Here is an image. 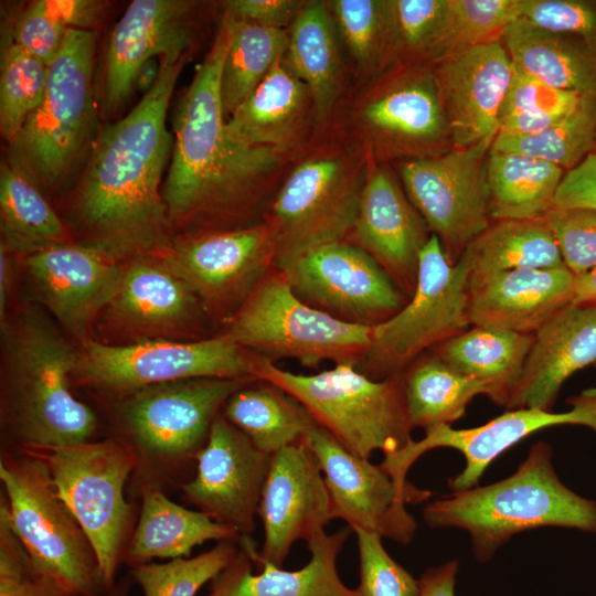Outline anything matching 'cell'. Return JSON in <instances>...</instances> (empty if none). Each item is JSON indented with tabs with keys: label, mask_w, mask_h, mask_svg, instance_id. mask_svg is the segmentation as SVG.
Here are the masks:
<instances>
[{
	"label": "cell",
	"mask_w": 596,
	"mask_h": 596,
	"mask_svg": "<svg viewBox=\"0 0 596 596\" xmlns=\"http://www.w3.org/2000/svg\"><path fill=\"white\" fill-rule=\"evenodd\" d=\"M228 44L221 73L226 118L258 87L286 53L288 31L265 28L224 13Z\"/></svg>",
	"instance_id": "40"
},
{
	"label": "cell",
	"mask_w": 596,
	"mask_h": 596,
	"mask_svg": "<svg viewBox=\"0 0 596 596\" xmlns=\"http://www.w3.org/2000/svg\"><path fill=\"white\" fill-rule=\"evenodd\" d=\"M275 249L265 221L179 234L157 255L189 283L207 318L225 323L275 267Z\"/></svg>",
	"instance_id": "14"
},
{
	"label": "cell",
	"mask_w": 596,
	"mask_h": 596,
	"mask_svg": "<svg viewBox=\"0 0 596 596\" xmlns=\"http://www.w3.org/2000/svg\"><path fill=\"white\" fill-rule=\"evenodd\" d=\"M553 206L596 210V151L590 152L573 169L565 171Z\"/></svg>",
	"instance_id": "54"
},
{
	"label": "cell",
	"mask_w": 596,
	"mask_h": 596,
	"mask_svg": "<svg viewBox=\"0 0 596 596\" xmlns=\"http://www.w3.org/2000/svg\"><path fill=\"white\" fill-rule=\"evenodd\" d=\"M596 143V96L585 95L577 107L547 129L530 136L497 134L491 150L518 152L568 171L579 164Z\"/></svg>",
	"instance_id": "42"
},
{
	"label": "cell",
	"mask_w": 596,
	"mask_h": 596,
	"mask_svg": "<svg viewBox=\"0 0 596 596\" xmlns=\"http://www.w3.org/2000/svg\"><path fill=\"white\" fill-rule=\"evenodd\" d=\"M96 34L70 30L49 65L44 97L15 139L8 162L38 188L61 183L96 136L93 63Z\"/></svg>",
	"instance_id": "6"
},
{
	"label": "cell",
	"mask_w": 596,
	"mask_h": 596,
	"mask_svg": "<svg viewBox=\"0 0 596 596\" xmlns=\"http://www.w3.org/2000/svg\"><path fill=\"white\" fill-rule=\"evenodd\" d=\"M521 18L549 31L596 40L593 0H522Z\"/></svg>",
	"instance_id": "51"
},
{
	"label": "cell",
	"mask_w": 596,
	"mask_h": 596,
	"mask_svg": "<svg viewBox=\"0 0 596 596\" xmlns=\"http://www.w3.org/2000/svg\"><path fill=\"white\" fill-rule=\"evenodd\" d=\"M224 324L223 333L246 350L270 361L295 359L309 368L324 361L359 368L373 329L309 306L275 267Z\"/></svg>",
	"instance_id": "9"
},
{
	"label": "cell",
	"mask_w": 596,
	"mask_h": 596,
	"mask_svg": "<svg viewBox=\"0 0 596 596\" xmlns=\"http://www.w3.org/2000/svg\"><path fill=\"white\" fill-rule=\"evenodd\" d=\"M423 519L432 529L468 532L476 560L487 563L513 535L524 531L558 526L596 534V501L561 481L552 462V447L539 441L512 475L429 502Z\"/></svg>",
	"instance_id": "4"
},
{
	"label": "cell",
	"mask_w": 596,
	"mask_h": 596,
	"mask_svg": "<svg viewBox=\"0 0 596 596\" xmlns=\"http://www.w3.org/2000/svg\"><path fill=\"white\" fill-rule=\"evenodd\" d=\"M448 0H390L400 55L435 57Z\"/></svg>",
	"instance_id": "49"
},
{
	"label": "cell",
	"mask_w": 596,
	"mask_h": 596,
	"mask_svg": "<svg viewBox=\"0 0 596 596\" xmlns=\"http://www.w3.org/2000/svg\"><path fill=\"white\" fill-rule=\"evenodd\" d=\"M161 67V57H155L146 62L137 74L135 91L147 94L158 79Z\"/></svg>",
	"instance_id": "59"
},
{
	"label": "cell",
	"mask_w": 596,
	"mask_h": 596,
	"mask_svg": "<svg viewBox=\"0 0 596 596\" xmlns=\"http://www.w3.org/2000/svg\"><path fill=\"white\" fill-rule=\"evenodd\" d=\"M574 280L565 265L504 270L472 280L471 324L534 334L572 305Z\"/></svg>",
	"instance_id": "27"
},
{
	"label": "cell",
	"mask_w": 596,
	"mask_h": 596,
	"mask_svg": "<svg viewBox=\"0 0 596 596\" xmlns=\"http://www.w3.org/2000/svg\"><path fill=\"white\" fill-rule=\"evenodd\" d=\"M341 40L328 1H305L288 29L285 63L310 92L322 121L333 109L343 77Z\"/></svg>",
	"instance_id": "33"
},
{
	"label": "cell",
	"mask_w": 596,
	"mask_h": 596,
	"mask_svg": "<svg viewBox=\"0 0 596 596\" xmlns=\"http://www.w3.org/2000/svg\"><path fill=\"white\" fill-rule=\"evenodd\" d=\"M26 275L40 301L81 343L119 285L124 262L74 242L23 256Z\"/></svg>",
	"instance_id": "22"
},
{
	"label": "cell",
	"mask_w": 596,
	"mask_h": 596,
	"mask_svg": "<svg viewBox=\"0 0 596 596\" xmlns=\"http://www.w3.org/2000/svg\"><path fill=\"white\" fill-rule=\"evenodd\" d=\"M584 96L554 88L512 64L498 134L511 137L539 134L571 113Z\"/></svg>",
	"instance_id": "43"
},
{
	"label": "cell",
	"mask_w": 596,
	"mask_h": 596,
	"mask_svg": "<svg viewBox=\"0 0 596 596\" xmlns=\"http://www.w3.org/2000/svg\"><path fill=\"white\" fill-rule=\"evenodd\" d=\"M401 385L412 428L425 430L451 425L465 415L475 396L489 395L483 382L460 373L433 352L405 369Z\"/></svg>",
	"instance_id": "38"
},
{
	"label": "cell",
	"mask_w": 596,
	"mask_h": 596,
	"mask_svg": "<svg viewBox=\"0 0 596 596\" xmlns=\"http://www.w3.org/2000/svg\"><path fill=\"white\" fill-rule=\"evenodd\" d=\"M433 73L457 148L496 137L512 78L503 44L498 40L456 49L438 60Z\"/></svg>",
	"instance_id": "24"
},
{
	"label": "cell",
	"mask_w": 596,
	"mask_h": 596,
	"mask_svg": "<svg viewBox=\"0 0 596 596\" xmlns=\"http://www.w3.org/2000/svg\"><path fill=\"white\" fill-rule=\"evenodd\" d=\"M195 460L193 479L181 486L184 498L198 511L249 538L272 456L220 413Z\"/></svg>",
	"instance_id": "21"
},
{
	"label": "cell",
	"mask_w": 596,
	"mask_h": 596,
	"mask_svg": "<svg viewBox=\"0 0 596 596\" xmlns=\"http://www.w3.org/2000/svg\"><path fill=\"white\" fill-rule=\"evenodd\" d=\"M545 220L566 268L579 276L596 266V210L553 206Z\"/></svg>",
	"instance_id": "48"
},
{
	"label": "cell",
	"mask_w": 596,
	"mask_h": 596,
	"mask_svg": "<svg viewBox=\"0 0 596 596\" xmlns=\"http://www.w3.org/2000/svg\"><path fill=\"white\" fill-rule=\"evenodd\" d=\"M259 355L223 332L194 341L79 343L73 385L114 398L143 386L202 377H256Z\"/></svg>",
	"instance_id": "12"
},
{
	"label": "cell",
	"mask_w": 596,
	"mask_h": 596,
	"mask_svg": "<svg viewBox=\"0 0 596 596\" xmlns=\"http://www.w3.org/2000/svg\"><path fill=\"white\" fill-rule=\"evenodd\" d=\"M460 258L469 269V283L504 270L564 265L545 216L494 221L469 243Z\"/></svg>",
	"instance_id": "37"
},
{
	"label": "cell",
	"mask_w": 596,
	"mask_h": 596,
	"mask_svg": "<svg viewBox=\"0 0 596 596\" xmlns=\"http://www.w3.org/2000/svg\"><path fill=\"white\" fill-rule=\"evenodd\" d=\"M242 539L235 530L201 511L177 504L156 487L147 486L124 561L132 567L152 558L189 557L195 546L206 541L240 543Z\"/></svg>",
	"instance_id": "32"
},
{
	"label": "cell",
	"mask_w": 596,
	"mask_h": 596,
	"mask_svg": "<svg viewBox=\"0 0 596 596\" xmlns=\"http://www.w3.org/2000/svg\"><path fill=\"white\" fill-rule=\"evenodd\" d=\"M341 40L362 77L373 79L400 56L390 0L328 1Z\"/></svg>",
	"instance_id": "41"
},
{
	"label": "cell",
	"mask_w": 596,
	"mask_h": 596,
	"mask_svg": "<svg viewBox=\"0 0 596 596\" xmlns=\"http://www.w3.org/2000/svg\"><path fill=\"white\" fill-rule=\"evenodd\" d=\"M534 334L473 326L432 349L460 373L483 382L488 397L508 408Z\"/></svg>",
	"instance_id": "34"
},
{
	"label": "cell",
	"mask_w": 596,
	"mask_h": 596,
	"mask_svg": "<svg viewBox=\"0 0 596 596\" xmlns=\"http://www.w3.org/2000/svg\"><path fill=\"white\" fill-rule=\"evenodd\" d=\"M68 31L47 9L44 0H36L22 12L13 41L50 65L62 49Z\"/></svg>",
	"instance_id": "52"
},
{
	"label": "cell",
	"mask_w": 596,
	"mask_h": 596,
	"mask_svg": "<svg viewBox=\"0 0 596 596\" xmlns=\"http://www.w3.org/2000/svg\"><path fill=\"white\" fill-rule=\"evenodd\" d=\"M311 115L310 92L283 57L226 118V129L242 145L287 155L304 141Z\"/></svg>",
	"instance_id": "30"
},
{
	"label": "cell",
	"mask_w": 596,
	"mask_h": 596,
	"mask_svg": "<svg viewBox=\"0 0 596 596\" xmlns=\"http://www.w3.org/2000/svg\"><path fill=\"white\" fill-rule=\"evenodd\" d=\"M522 0H448L435 58L465 46L498 41L521 18Z\"/></svg>",
	"instance_id": "46"
},
{
	"label": "cell",
	"mask_w": 596,
	"mask_h": 596,
	"mask_svg": "<svg viewBox=\"0 0 596 596\" xmlns=\"http://www.w3.org/2000/svg\"><path fill=\"white\" fill-rule=\"evenodd\" d=\"M257 515L264 526L258 557L278 566L295 542L307 541L333 520L323 472L304 440L272 455Z\"/></svg>",
	"instance_id": "23"
},
{
	"label": "cell",
	"mask_w": 596,
	"mask_h": 596,
	"mask_svg": "<svg viewBox=\"0 0 596 596\" xmlns=\"http://www.w3.org/2000/svg\"><path fill=\"white\" fill-rule=\"evenodd\" d=\"M368 159L351 243L370 254L409 298L430 230L391 173Z\"/></svg>",
	"instance_id": "25"
},
{
	"label": "cell",
	"mask_w": 596,
	"mask_h": 596,
	"mask_svg": "<svg viewBox=\"0 0 596 596\" xmlns=\"http://www.w3.org/2000/svg\"><path fill=\"white\" fill-rule=\"evenodd\" d=\"M352 530L347 526L332 534L324 529L306 542L310 561L300 570L252 557L240 549L233 562L211 582L205 596H361L358 589L343 584L337 571V558Z\"/></svg>",
	"instance_id": "29"
},
{
	"label": "cell",
	"mask_w": 596,
	"mask_h": 596,
	"mask_svg": "<svg viewBox=\"0 0 596 596\" xmlns=\"http://www.w3.org/2000/svg\"><path fill=\"white\" fill-rule=\"evenodd\" d=\"M24 450L46 465L57 494L95 551L105 587L111 588L132 520L125 485L138 466L134 449L123 438H107Z\"/></svg>",
	"instance_id": "10"
},
{
	"label": "cell",
	"mask_w": 596,
	"mask_h": 596,
	"mask_svg": "<svg viewBox=\"0 0 596 596\" xmlns=\"http://www.w3.org/2000/svg\"><path fill=\"white\" fill-rule=\"evenodd\" d=\"M361 596H417L418 579L394 561L382 544V536L355 529Z\"/></svg>",
	"instance_id": "47"
},
{
	"label": "cell",
	"mask_w": 596,
	"mask_h": 596,
	"mask_svg": "<svg viewBox=\"0 0 596 596\" xmlns=\"http://www.w3.org/2000/svg\"><path fill=\"white\" fill-rule=\"evenodd\" d=\"M13 281V266L11 253L0 245V322L3 328L7 322V308Z\"/></svg>",
	"instance_id": "57"
},
{
	"label": "cell",
	"mask_w": 596,
	"mask_h": 596,
	"mask_svg": "<svg viewBox=\"0 0 596 596\" xmlns=\"http://www.w3.org/2000/svg\"><path fill=\"white\" fill-rule=\"evenodd\" d=\"M574 306H596V266L583 275L575 276Z\"/></svg>",
	"instance_id": "58"
},
{
	"label": "cell",
	"mask_w": 596,
	"mask_h": 596,
	"mask_svg": "<svg viewBox=\"0 0 596 596\" xmlns=\"http://www.w3.org/2000/svg\"><path fill=\"white\" fill-rule=\"evenodd\" d=\"M565 170L518 152L489 150L486 189L490 217L522 220L544 216L554 205Z\"/></svg>",
	"instance_id": "35"
},
{
	"label": "cell",
	"mask_w": 596,
	"mask_h": 596,
	"mask_svg": "<svg viewBox=\"0 0 596 596\" xmlns=\"http://www.w3.org/2000/svg\"><path fill=\"white\" fill-rule=\"evenodd\" d=\"M493 138L400 164L406 195L451 264L490 225L486 160Z\"/></svg>",
	"instance_id": "16"
},
{
	"label": "cell",
	"mask_w": 596,
	"mask_h": 596,
	"mask_svg": "<svg viewBox=\"0 0 596 596\" xmlns=\"http://www.w3.org/2000/svg\"><path fill=\"white\" fill-rule=\"evenodd\" d=\"M47 9L68 29L88 30L100 18L104 4L92 0H44Z\"/></svg>",
	"instance_id": "55"
},
{
	"label": "cell",
	"mask_w": 596,
	"mask_h": 596,
	"mask_svg": "<svg viewBox=\"0 0 596 596\" xmlns=\"http://www.w3.org/2000/svg\"><path fill=\"white\" fill-rule=\"evenodd\" d=\"M317 457L330 493L332 518L382 538L408 544L417 523L406 504L421 503L432 491L400 488L381 465L358 457L316 424L302 439Z\"/></svg>",
	"instance_id": "20"
},
{
	"label": "cell",
	"mask_w": 596,
	"mask_h": 596,
	"mask_svg": "<svg viewBox=\"0 0 596 596\" xmlns=\"http://www.w3.org/2000/svg\"><path fill=\"white\" fill-rule=\"evenodd\" d=\"M189 0H134L109 38L104 76V104L114 113L135 91L137 74L151 58L187 55L193 40Z\"/></svg>",
	"instance_id": "26"
},
{
	"label": "cell",
	"mask_w": 596,
	"mask_h": 596,
	"mask_svg": "<svg viewBox=\"0 0 596 596\" xmlns=\"http://www.w3.org/2000/svg\"><path fill=\"white\" fill-rule=\"evenodd\" d=\"M207 316L189 283L160 255L124 262L111 300L96 323L108 344L145 341H194Z\"/></svg>",
	"instance_id": "15"
},
{
	"label": "cell",
	"mask_w": 596,
	"mask_h": 596,
	"mask_svg": "<svg viewBox=\"0 0 596 596\" xmlns=\"http://www.w3.org/2000/svg\"><path fill=\"white\" fill-rule=\"evenodd\" d=\"M85 596H127V592L124 588L114 585L109 589Z\"/></svg>",
	"instance_id": "60"
},
{
	"label": "cell",
	"mask_w": 596,
	"mask_h": 596,
	"mask_svg": "<svg viewBox=\"0 0 596 596\" xmlns=\"http://www.w3.org/2000/svg\"><path fill=\"white\" fill-rule=\"evenodd\" d=\"M254 377H202L143 386L113 400L125 441L138 465L196 458L230 396ZM138 467V466H137Z\"/></svg>",
	"instance_id": "13"
},
{
	"label": "cell",
	"mask_w": 596,
	"mask_h": 596,
	"mask_svg": "<svg viewBox=\"0 0 596 596\" xmlns=\"http://www.w3.org/2000/svg\"><path fill=\"white\" fill-rule=\"evenodd\" d=\"M459 563L450 560L435 567H428L418 578L417 596H455V585Z\"/></svg>",
	"instance_id": "56"
},
{
	"label": "cell",
	"mask_w": 596,
	"mask_h": 596,
	"mask_svg": "<svg viewBox=\"0 0 596 596\" xmlns=\"http://www.w3.org/2000/svg\"><path fill=\"white\" fill-rule=\"evenodd\" d=\"M594 366L596 368V362H595Z\"/></svg>",
	"instance_id": "61"
},
{
	"label": "cell",
	"mask_w": 596,
	"mask_h": 596,
	"mask_svg": "<svg viewBox=\"0 0 596 596\" xmlns=\"http://www.w3.org/2000/svg\"><path fill=\"white\" fill-rule=\"evenodd\" d=\"M1 245L22 256L73 242L39 188L8 160L0 169Z\"/></svg>",
	"instance_id": "39"
},
{
	"label": "cell",
	"mask_w": 596,
	"mask_h": 596,
	"mask_svg": "<svg viewBox=\"0 0 596 596\" xmlns=\"http://www.w3.org/2000/svg\"><path fill=\"white\" fill-rule=\"evenodd\" d=\"M280 272L306 304L351 323L374 327L408 300L385 269L349 240L313 248Z\"/></svg>",
	"instance_id": "17"
},
{
	"label": "cell",
	"mask_w": 596,
	"mask_h": 596,
	"mask_svg": "<svg viewBox=\"0 0 596 596\" xmlns=\"http://www.w3.org/2000/svg\"><path fill=\"white\" fill-rule=\"evenodd\" d=\"M500 39L522 72L554 88L596 96V40L549 31L524 18Z\"/></svg>",
	"instance_id": "31"
},
{
	"label": "cell",
	"mask_w": 596,
	"mask_h": 596,
	"mask_svg": "<svg viewBox=\"0 0 596 596\" xmlns=\"http://www.w3.org/2000/svg\"><path fill=\"white\" fill-rule=\"evenodd\" d=\"M469 278L466 263L451 264L432 234L419 255L414 292L397 313L373 327L360 371L374 380L400 376L427 350L466 331Z\"/></svg>",
	"instance_id": "11"
},
{
	"label": "cell",
	"mask_w": 596,
	"mask_h": 596,
	"mask_svg": "<svg viewBox=\"0 0 596 596\" xmlns=\"http://www.w3.org/2000/svg\"><path fill=\"white\" fill-rule=\"evenodd\" d=\"M565 412L543 411L534 407L508 409L483 425L456 429L440 425L425 430L421 440H411L403 449L384 456L380 464L395 483L403 489L414 486L406 479L411 466L426 451L451 448L465 458L464 469L448 479L453 491L479 485L490 464L512 446L541 429L557 425H582L596 434V387L584 390L570 401Z\"/></svg>",
	"instance_id": "19"
},
{
	"label": "cell",
	"mask_w": 596,
	"mask_h": 596,
	"mask_svg": "<svg viewBox=\"0 0 596 596\" xmlns=\"http://www.w3.org/2000/svg\"><path fill=\"white\" fill-rule=\"evenodd\" d=\"M0 596H70L54 579L36 568L1 513Z\"/></svg>",
	"instance_id": "50"
},
{
	"label": "cell",
	"mask_w": 596,
	"mask_h": 596,
	"mask_svg": "<svg viewBox=\"0 0 596 596\" xmlns=\"http://www.w3.org/2000/svg\"><path fill=\"white\" fill-rule=\"evenodd\" d=\"M227 44L223 17L209 53L174 108L172 155L162 196L177 235L235 227L255 206L285 156L242 145L228 135L220 89Z\"/></svg>",
	"instance_id": "2"
},
{
	"label": "cell",
	"mask_w": 596,
	"mask_h": 596,
	"mask_svg": "<svg viewBox=\"0 0 596 596\" xmlns=\"http://www.w3.org/2000/svg\"><path fill=\"white\" fill-rule=\"evenodd\" d=\"M234 541H220L211 550L193 557L166 563L132 566L131 576L143 596H195L200 588L216 577L236 557Z\"/></svg>",
	"instance_id": "45"
},
{
	"label": "cell",
	"mask_w": 596,
	"mask_h": 596,
	"mask_svg": "<svg viewBox=\"0 0 596 596\" xmlns=\"http://www.w3.org/2000/svg\"><path fill=\"white\" fill-rule=\"evenodd\" d=\"M1 330L2 422L21 450L91 440L97 417L72 391L78 349L36 308L8 320Z\"/></svg>",
	"instance_id": "3"
},
{
	"label": "cell",
	"mask_w": 596,
	"mask_h": 596,
	"mask_svg": "<svg viewBox=\"0 0 596 596\" xmlns=\"http://www.w3.org/2000/svg\"><path fill=\"white\" fill-rule=\"evenodd\" d=\"M0 513L39 571L70 596L106 590L95 551L68 507L57 494L46 465L20 450L0 460Z\"/></svg>",
	"instance_id": "7"
},
{
	"label": "cell",
	"mask_w": 596,
	"mask_h": 596,
	"mask_svg": "<svg viewBox=\"0 0 596 596\" xmlns=\"http://www.w3.org/2000/svg\"><path fill=\"white\" fill-rule=\"evenodd\" d=\"M596 362V306L571 305L535 333L508 409L552 411L575 372Z\"/></svg>",
	"instance_id": "28"
},
{
	"label": "cell",
	"mask_w": 596,
	"mask_h": 596,
	"mask_svg": "<svg viewBox=\"0 0 596 596\" xmlns=\"http://www.w3.org/2000/svg\"><path fill=\"white\" fill-rule=\"evenodd\" d=\"M256 377L290 394L318 425L358 457L369 459L375 451L389 456L412 440L401 375L374 380L351 363L298 374L259 355Z\"/></svg>",
	"instance_id": "5"
},
{
	"label": "cell",
	"mask_w": 596,
	"mask_h": 596,
	"mask_svg": "<svg viewBox=\"0 0 596 596\" xmlns=\"http://www.w3.org/2000/svg\"><path fill=\"white\" fill-rule=\"evenodd\" d=\"M349 109V126L366 156L426 158L425 151L448 130L433 72L412 70L371 79Z\"/></svg>",
	"instance_id": "18"
},
{
	"label": "cell",
	"mask_w": 596,
	"mask_h": 596,
	"mask_svg": "<svg viewBox=\"0 0 596 596\" xmlns=\"http://www.w3.org/2000/svg\"><path fill=\"white\" fill-rule=\"evenodd\" d=\"M304 2L298 0H231L224 6L225 13L233 19L265 28L287 30Z\"/></svg>",
	"instance_id": "53"
},
{
	"label": "cell",
	"mask_w": 596,
	"mask_h": 596,
	"mask_svg": "<svg viewBox=\"0 0 596 596\" xmlns=\"http://www.w3.org/2000/svg\"><path fill=\"white\" fill-rule=\"evenodd\" d=\"M185 61L161 57L153 87L124 118L99 127L91 146L76 213L85 245L118 260L159 254L173 238L162 196L173 146L166 121Z\"/></svg>",
	"instance_id": "1"
},
{
	"label": "cell",
	"mask_w": 596,
	"mask_h": 596,
	"mask_svg": "<svg viewBox=\"0 0 596 596\" xmlns=\"http://www.w3.org/2000/svg\"><path fill=\"white\" fill-rule=\"evenodd\" d=\"M222 415L267 455L301 441L317 424L308 409L276 384L257 379L233 393Z\"/></svg>",
	"instance_id": "36"
},
{
	"label": "cell",
	"mask_w": 596,
	"mask_h": 596,
	"mask_svg": "<svg viewBox=\"0 0 596 596\" xmlns=\"http://www.w3.org/2000/svg\"><path fill=\"white\" fill-rule=\"evenodd\" d=\"M368 156L359 148L318 149L288 174L267 222L275 233L278 270L319 246L347 240L361 199Z\"/></svg>",
	"instance_id": "8"
},
{
	"label": "cell",
	"mask_w": 596,
	"mask_h": 596,
	"mask_svg": "<svg viewBox=\"0 0 596 596\" xmlns=\"http://www.w3.org/2000/svg\"><path fill=\"white\" fill-rule=\"evenodd\" d=\"M49 65L14 41L2 51L0 72V130L11 143L41 104L47 85Z\"/></svg>",
	"instance_id": "44"
}]
</instances>
